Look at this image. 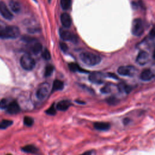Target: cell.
<instances>
[{
  "label": "cell",
  "mask_w": 155,
  "mask_h": 155,
  "mask_svg": "<svg viewBox=\"0 0 155 155\" xmlns=\"http://www.w3.org/2000/svg\"><path fill=\"white\" fill-rule=\"evenodd\" d=\"M79 58L83 63L89 66L96 65L101 61V58L99 55L88 51L81 53Z\"/></svg>",
  "instance_id": "obj_1"
},
{
  "label": "cell",
  "mask_w": 155,
  "mask_h": 155,
  "mask_svg": "<svg viewBox=\"0 0 155 155\" xmlns=\"http://www.w3.org/2000/svg\"><path fill=\"white\" fill-rule=\"evenodd\" d=\"M20 35L19 28L14 25H7L0 38L2 39H15Z\"/></svg>",
  "instance_id": "obj_2"
},
{
  "label": "cell",
  "mask_w": 155,
  "mask_h": 155,
  "mask_svg": "<svg viewBox=\"0 0 155 155\" xmlns=\"http://www.w3.org/2000/svg\"><path fill=\"white\" fill-rule=\"evenodd\" d=\"M20 64L23 69L30 71L35 68L36 62L35 59L30 55L25 54L21 58Z\"/></svg>",
  "instance_id": "obj_3"
},
{
  "label": "cell",
  "mask_w": 155,
  "mask_h": 155,
  "mask_svg": "<svg viewBox=\"0 0 155 155\" xmlns=\"http://www.w3.org/2000/svg\"><path fill=\"white\" fill-rule=\"evenodd\" d=\"M50 91V84L47 82H43L38 87L36 91V96L38 99L43 100L47 97Z\"/></svg>",
  "instance_id": "obj_4"
},
{
  "label": "cell",
  "mask_w": 155,
  "mask_h": 155,
  "mask_svg": "<svg viewBox=\"0 0 155 155\" xmlns=\"http://www.w3.org/2000/svg\"><path fill=\"white\" fill-rule=\"evenodd\" d=\"M137 72L136 67L132 65L120 66L117 69V73L122 76L133 77Z\"/></svg>",
  "instance_id": "obj_5"
},
{
  "label": "cell",
  "mask_w": 155,
  "mask_h": 155,
  "mask_svg": "<svg viewBox=\"0 0 155 155\" xmlns=\"http://www.w3.org/2000/svg\"><path fill=\"white\" fill-rule=\"evenodd\" d=\"M144 31V27L142 21L139 18L134 19L132 22L131 31L132 33L136 36L142 35Z\"/></svg>",
  "instance_id": "obj_6"
},
{
  "label": "cell",
  "mask_w": 155,
  "mask_h": 155,
  "mask_svg": "<svg viewBox=\"0 0 155 155\" xmlns=\"http://www.w3.org/2000/svg\"><path fill=\"white\" fill-rule=\"evenodd\" d=\"M59 36L64 41H71L73 42H77L78 38L71 31L67 30L61 28L59 30Z\"/></svg>",
  "instance_id": "obj_7"
},
{
  "label": "cell",
  "mask_w": 155,
  "mask_h": 155,
  "mask_svg": "<svg viewBox=\"0 0 155 155\" xmlns=\"http://www.w3.org/2000/svg\"><path fill=\"white\" fill-rule=\"evenodd\" d=\"M105 76L99 71H94L90 73L88 76L89 81L95 84H101L104 81Z\"/></svg>",
  "instance_id": "obj_8"
},
{
  "label": "cell",
  "mask_w": 155,
  "mask_h": 155,
  "mask_svg": "<svg viewBox=\"0 0 155 155\" xmlns=\"http://www.w3.org/2000/svg\"><path fill=\"white\" fill-rule=\"evenodd\" d=\"M0 13L6 19L12 20L13 18V15L10 10L6 4L2 1H0Z\"/></svg>",
  "instance_id": "obj_9"
},
{
  "label": "cell",
  "mask_w": 155,
  "mask_h": 155,
  "mask_svg": "<svg viewBox=\"0 0 155 155\" xmlns=\"http://www.w3.org/2000/svg\"><path fill=\"white\" fill-rule=\"evenodd\" d=\"M150 59V56L145 51H140L137 56L136 62L140 65H144L147 64Z\"/></svg>",
  "instance_id": "obj_10"
},
{
  "label": "cell",
  "mask_w": 155,
  "mask_h": 155,
  "mask_svg": "<svg viewBox=\"0 0 155 155\" xmlns=\"http://www.w3.org/2000/svg\"><path fill=\"white\" fill-rule=\"evenodd\" d=\"M155 76V74L153 73V71L150 69V68H146L144 69L141 73L139 76V78L142 81H150L152 80Z\"/></svg>",
  "instance_id": "obj_11"
},
{
  "label": "cell",
  "mask_w": 155,
  "mask_h": 155,
  "mask_svg": "<svg viewBox=\"0 0 155 155\" xmlns=\"http://www.w3.org/2000/svg\"><path fill=\"white\" fill-rule=\"evenodd\" d=\"M5 110H7V112L9 114H15L20 111L21 108L18 103L16 101H13L10 102Z\"/></svg>",
  "instance_id": "obj_12"
},
{
  "label": "cell",
  "mask_w": 155,
  "mask_h": 155,
  "mask_svg": "<svg viewBox=\"0 0 155 155\" xmlns=\"http://www.w3.org/2000/svg\"><path fill=\"white\" fill-rule=\"evenodd\" d=\"M9 7L15 13H19L22 9V3L20 0H10Z\"/></svg>",
  "instance_id": "obj_13"
},
{
  "label": "cell",
  "mask_w": 155,
  "mask_h": 155,
  "mask_svg": "<svg viewBox=\"0 0 155 155\" xmlns=\"http://www.w3.org/2000/svg\"><path fill=\"white\" fill-rule=\"evenodd\" d=\"M29 44H30L29 49L31 51V52L33 53V54H38L42 51V45L40 42H37V41H36L33 42H31Z\"/></svg>",
  "instance_id": "obj_14"
},
{
  "label": "cell",
  "mask_w": 155,
  "mask_h": 155,
  "mask_svg": "<svg viewBox=\"0 0 155 155\" xmlns=\"http://www.w3.org/2000/svg\"><path fill=\"white\" fill-rule=\"evenodd\" d=\"M61 22L62 23V25L65 28L70 27V26L71 25V23H72V21H71L70 16L67 13H64L61 15Z\"/></svg>",
  "instance_id": "obj_15"
},
{
  "label": "cell",
  "mask_w": 155,
  "mask_h": 155,
  "mask_svg": "<svg viewBox=\"0 0 155 155\" xmlns=\"http://www.w3.org/2000/svg\"><path fill=\"white\" fill-rule=\"evenodd\" d=\"M94 128L99 131H107L110 128V124L108 122H97L93 124Z\"/></svg>",
  "instance_id": "obj_16"
},
{
  "label": "cell",
  "mask_w": 155,
  "mask_h": 155,
  "mask_svg": "<svg viewBox=\"0 0 155 155\" xmlns=\"http://www.w3.org/2000/svg\"><path fill=\"white\" fill-rule=\"evenodd\" d=\"M71 105V103L69 101L62 100L57 103L56 108L57 110L60 111H65L67 110Z\"/></svg>",
  "instance_id": "obj_17"
},
{
  "label": "cell",
  "mask_w": 155,
  "mask_h": 155,
  "mask_svg": "<svg viewBox=\"0 0 155 155\" xmlns=\"http://www.w3.org/2000/svg\"><path fill=\"white\" fill-rule=\"evenodd\" d=\"M117 88L119 92L124 93L126 94L129 93L131 90V87L124 82H120L118 84Z\"/></svg>",
  "instance_id": "obj_18"
},
{
  "label": "cell",
  "mask_w": 155,
  "mask_h": 155,
  "mask_svg": "<svg viewBox=\"0 0 155 155\" xmlns=\"http://www.w3.org/2000/svg\"><path fill=\"white\" fill-rule=\"evenodd\" d=\"M64 84L62 81L58 79L54 80L53 83L51 91L53 92L55 91L62 90L64 88Z\"/></svg>",
  "instance_id": "obj_19"
},
{
  "label": "cell",
  "mask_w": 155,
  "mask_h": 155,
  "mask_svg": "<svg viewBox=\"0 0 155 155\" xmlns=\"http://www.w3.org/2000/svg\"><path fill=\"white\" fill-rule=\"evenodd\" d=\"M21 150L27 153H32V154H36L38 151V149L37 147L33 145H27L21 148Z\"/></svg>",
  "instance_id": "obj_20"
},
{
  "label": "cell",
  "mask_w": 155,
  "mask_h": 155,
  "mask_svg": "<svg viewBox=\"0 0 155 155\" xmlns=\"http://www.w3.org/2000/svg\"><path fill=\"white\" fill-rule=\"evenodd\" d=\"M68 68L71 71L74 72H81V73H87L88 71L85 70L82 68L79 65L76 63H70L68 64Z\"/></svg>",
  "instance_id": "obj_21"
},
{
  "label": "cell",
  "mask_w": 155,
  "mask_h": 155,
  "mask_svg": "<svg viewBox=\"0 0 155 155\" xmlns=\"http://www.w3.org/2000/svg\"><path fill=\"white\" fill-rule=\"evenodd\" d=\"M112 87H113V85L111 84L107 83L101 88V92L103 94L110 93L112 91Z\"/></svg>",
  "instance_id": "obj_22"
},
{
  "label": "cell",
  "mask_w": 155,
  "mask_h": 155,
  "mask_svg": "<svg viewBox=\"0 0 155 155\" xmlns=\"http://www.w3.org/2000/svg\"><path fill=\"white\" fill-rule=\"evenodd\" d=\"M13 124V121L10 120L3 119L0 122V129H5Z\"/></svg>",
  "instance_id": "obj_23"
},
{
  "label": "cell",
  "mask_w": 155,
  "mask_h": 155,
  "mask_svg": "<svg viewBox=\"0 0 155 155\" xmlns=\"http://www.w3.org/2000/svg\"><path fill=\"white\" fill-rule=\"evenodd\" d=\"M54 68L52 65H50V64L47 65L45 69V72H44L45 77L50 76L52 74V73L54 71Z\"/></svg>",
  "instance_id": "obj_24"
},
{
  "label": "cell",
  "mask_w": 155,
  "mask_h": 155,
  "mask_svg": "<svg viewBox=\"0 0 155 155\" xmlns=\"http://www.w3.org/2000/svg\"><path fill=\"white\" fill-rule=\"evenodd\" d=\"M71 4V0H61V5L62 9L68 10Z\"/></svg>",
  "instance_id": "obj_25"
},
{
  "label": "cell",
  "mask_w": 155,
  "mask_h": 155,
  "mask_svg": "<svg viewBox=\"0 0 155 155\" xmlns=\"http://www.w3.org/2000/svg\"><path fill=\"white\" fill-rule=\"evenodd\" d=\"M34 123V119L30 116H25L24 117V124L27 127H31Z\"/></svg>",
  "instance_id": "obj_26"
},
{
  "label": "cell",
  "mask_w": 155,
  "mask_h": 155,
  "mask_svg": "<svg viewBox=\"0 0 155 155\" xmlns=\"http://www.w3.org/2000/svg\"><path fill=\"white\" fill-rule=\"evenodd\" d=\"M10 101H9L7 99H5V98H4V99H2L1 101H0V108L1 109H6L8 105L9 104Z\"/></svg>",
  "instance_id": "obj_27"
},
{
  "label": "cell",
  "mask_w": 155,
  "mask_h": 155,
  "mask_svg": "<svg viewBox=\"0 0 155 155\" xmlns=\"http://www.w3.org/2000/svg\"><path fill=\"white\" fill-rule=\"evenodd\" d=\"M56 108L54 107V104H53L50 107H49L46 111L45 113L48 115H54L56 113Z\"/></svg>",
  "instance_id": "obj_28"
},
{
  "label": "cell",
  "mask_w": 155,
  "mask_h": 155,
  "mask_svg": "<svg viewBox=\"0 0 155 155\" xmlns=\"http://www.w3.org/2000/svg\"><path fill=\"white\" fill-rule=\"evenodd\" d=\"M42 57L45 59V60H49L51 58V54L50 51L47 49L44 50L42 52Z\"/></svg>",
  "instance_id": "obj_29"
},
{
  "label": "cell",
  "mask_w": 155,
  "mask_h": 155,
  "mask_svg": "<svg viewBox=\"0 0 155 155\" xmlns=\"http://www.w3.org/2000/svg\"><path fill=\"white\" fill-rule=\"evenodd\" d=\"M22 39L24 42H27V43H29V44H30V43H31V42H35V41H36V39L35 38H32V37L29 36H24L22 38Z\"/></svg>",
  "instance_id": "obj_30"
},
{
  "label": "cell",
  "mask_w": 155,
  "mask_h": 155,
  "mask_svg": "<svg viewBox=\"0 0 155 155\" xmlns=\"http://www.w3.org/2000/svg\"><path fill=\"white\" fill-rule=\"evenodd\" d=\"M7 26V25L5 22L0 20V36L2 33V32L4 31Z\"/></svg>",
  "instance_id": "obj_31"
},
{
  "label": "cell",
  "mask_w": 155,
  "mask_h": 155,
  "mask_svg": "<svg viewBox=\"0 0 155 155\" xmlns=\"http://www.w3.org/2000/svg\"><path fill=\"white\" fill-rule=\"evenodd\" d=\"M60 47H61V49L64 52L67 51L68 50V48L67 45L66 44H65L64 42H60Z\"/></svg>",
  "instance_id": "obj_32"
},
{
  "label": "cell",
  "mask_w": 155,
  "mask_h": 155,
  "mask_svg": "<svg viewBox=\"0 0 155 155\" xmlns=\"http://www.w3.org/2000/svg\"><path fill=\"white\" fill-rule=\"evenodd\" d=\"M149 35H150V38H151L155 37V26H154L153 27V28L151 29V30L150 31V32L149 33Z\"/></svg>",
  "instance_id": "obj_33"
},
{
  "label": "cell",
  "mask_w": 155,
  "mask_h": 155,
  "mask_svg": "<svg viewBox=\"0 0 155 155\" xmlns=\"http://www.w3.org/2000/svg\"><path fill=\"white\" fill-rule=\"evenodd\" d=\"M91 154H92V152L91 151H86L80 155H91Z\"/></svg>",
  "instance_id": "obj_34"
},
{
  "label": "cell",
  "mask_w": 155,
  "mask_h": 155,
  "mask_svg": "<svg viewBox=\"0 0 155 155\" xmlns=\"http://www.w3.org/2000/svg\"><path fill=\"white\" fill-rule=\"evenodd\" d=\"M76 102H78V104H84V102H81V101H76Z\"/></svg>",
  "instance_id": "obj_35"
},
{
  "label": "cell",
  "mask_w": 155,
  "mask_h": 155,
  "mask_svg": "<svg viewBox=\"0 0 155 155\" xmlns=\"http://www.w3.org/2000/svg\"><path fill=\"white\" fill-rule=\"evenodd\" d=\"M153 58L155 59V50H154V52H153Z\"/></svg>",
  "instance_id": "obj_36"
},
{
  "label": "cell",
  "mask_w": 155,
  "mask_h": 155,
  "mask_svg": "<svg viewBox=\"0 0 155 155\" xmlns=\"http://www.w3.org/2000/svg\"><path fill=\"white\" fill-rule=\"evenodd\" d=\"M7 155H12V154H7Z\"/></svg>",
  "instance_id": "obj_37"
},
{
  "label": "cell",
  "mask_w": 155,
  "mask_h": 155,
  "mask_svg": "<svg viewBox=\"0 0 155 155\" xmlns=\"http://www.w3.org/2000/svg\"><path fill=\"white\" fill-rule=\"evenodd\" d=\"M34 1H36V0H34Z\"/></svg>",
  "instance_id": "obj_38"
}]
</instances>
